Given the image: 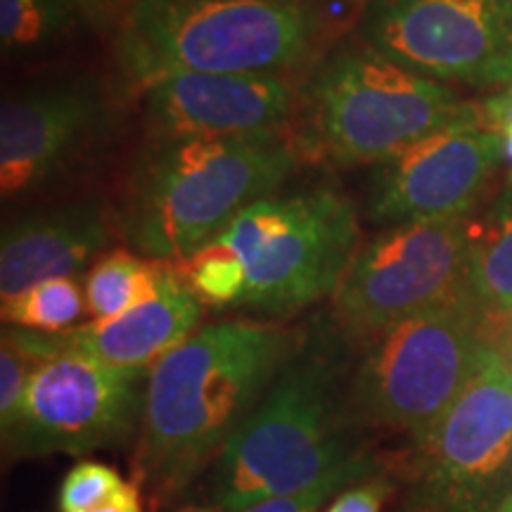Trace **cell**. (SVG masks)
<instances>
[{
    "label": "cell",
    "mask_w": 512,
    "mask_h": 512,
    "mask_svg": "<svg viewBox=\"0 0 512 512\" xmlns=\"http://www.w3.org/2000/svg\"><path fill=\"white\" fill-rule=\"evenodd\" d=\"M366 0H114L100 34L133 91L181 72L302 81L356 29Z\"/></svg>",
    "instance_id": "1"
},
{
    "label": "cell",
    "mask_w": 512,
    "mask_h": 512,
    "mask_svg": "<svg viewBox=\"0 0 512 512\" xmlns=\"http://www.w3.org/2000/svg\"><path fill=\"white\" fill-rule=\"evenodd\" d=\"M297 347L268 323L204 325L150 368L140 411L136 484L181 496L233 437Z\"/></svg>",
    "instance_id": "2"
},
{
    "label": "cell",
    "mask_w": 512,
    "mask_h": 512,
    "mask_svg": "<svg viewBox=\"0 0 512 512\" xmlns=\"http://www.w3.org/2000/svg\"><path fill=\"white\" fill-rule=\"evenodd\" d=\"M304 164L290 128L242 136L147 138L128 171L117 228L147 259H188Z\"/></svg>",
    "instance_id": "3"
},
{
    "label": "cell",
    "mask_w": 512,
    "mask_h": 512,
    "mask_svg": "<svg viewBox=\"0 0 512 512\" xmlns=\"http://www.w3.org/2000/svg\"><path fill=\"white\" fill-rule=\"evenodd\" d=\"M342 335L320 330L292 349L268 392L216 458L211 498L221 510H242L290 496L363 456L351 406Z\"/></svg>",
    "instance_id": "4"
},
{
    "label": "cell",
    "mask_w": 512,
    "mask_h": 512,
    "mask_svg": "<svg viewBox=\"0 0 512 512\" xmlns=\"http://www.w3.org/2000/svg\"><path fill=\"white\" fill-rule=\"evenodd\" d=\"M451 128H484L479 102L401 67L351 31L299 83L290 131L304 162L349 169Z\"/></svg>",
    "instance_id": "5"
},
{
    "label": "cell",
    "mask_w": 512,
    "mask_h": 512,
    "mask_svg": "<svg viewBox=\"0 0 512 512\" xmlns=\"http://www.w3.org/2000/svg\"><path fill=\"white\" fill-rule=\"evenodd\" d=\"M489 342L472 294L377 330L358 344L351 370L358 422L422 444L463 392Z\"/></svg>",
    "instance_id": "6"
},
{
    "label": "cell",
    "mask_w": 512,
    "mask_h": 512,
    "mask_svg": "<svg viewBox=\"0 0 512 512\" xmlns=\"http://www.w3.org/2000/svg\"><path fill=\"white\" fill-rule=\"evenodd\" d=\"M216 238L245 266L240 309L287 318L335 294L361 247V228L342 190L306 185L252 202Z\"/></svg>",
    "instance_id": "7"
},
{
    "label": "cell",
    "mask_w": 512,
    "mask_h": 512,
    "mask_svg": "<svg viewBox=\"0 0 512 512\" xmlns=\"http://www.w3.org/2000/svg\"><path fill=\"white\" fill-rule=\"evenodd\" d=\"M413 448L408 512H494L512 494V363L494 342Z\"/></svg>",
    "instance_id": "8"
},
{
    "label": "cell",
    "mask_w": 512,
    "mask_h": 512,
    "mask_svg": "<svg viewBox=\"0 0 512 512\" xmlns=\"http://www.w3.org/2000/svg\"><path fill=\"white\" fill-rule=\"evenodd\" d=\"M467 219L401 223L361 242L332 294V320L349 342L470 294Z\"/></svg>",
    "instance_id": "9"
},
{
    "label": "cell",
    "mask_w": 512,
    "mask_h": 512,
    "mask_svg": "<svg viewBox=\"0 0 512 512\" xmlns=\"http://www.w3.org/2000/svg\"><path fill=\"white\" fill-rule=\"evenodd\" d=\"M354 34L446 86L512 83V0H366Z\"/></svg>",
    "instance_id": "10"
},
{
    "label": "cell",
    "mask_w": 512,
    "mask_h": 512,
    "mask_svg": "<svg viewBox=\"0 0 512 512\" xmlns=\"http://www.w3.org/2000/svg\"><path fill=\"white\" fill-rule=\"evenodd\" d=\"M150 368H119L79 351L43 358L3 434L10 456L91 453L131 437Z\"/></svg>",
    "instance_id": "11"
},
{
    "label": "cell",
    "mask_w": 512,
    "mask_h": 512,
    "mask_svg": "<svg viewBox=\"0 0 512 512\" xmlns=\"http://www.w3.org/2000/svg\"><path fill=\"white\" fill-rule=\"evenodd\" d=\"M117 126L107 81L91 72L48 74L5 93L0 107V192L31 195L102 150Z\"/></svg>",
    "instance_id": "12"
},
{
    "label": "cell",
    "mask_w": 512,
    "mask_h": 512,
    "mask_svg": "<svg viewBox=\"0 0 512 512\" xmlns=\"http://www.w3.org/2000/svg\"><path fill=\"white\" fill-rule=\"evenodd\" d=\"M505 162V136L451 128L368 164L366 214L377 226L470 216Z\"/></svg>",
    "instance_id": "13"
},
{
    "label": "cell",
    "mask_w": 512,
    "mask_h": 512,
    "mask_svg": "<svg viewBox=\"0 0 512 512\" xmlns=\"http://www.w3.org/2000/svg\"><path fill=\"white\" fill-rule=\"evenodd\" d=\"M299 79L278 74L181 72L138 88L147 138L242 136L290 128Z\"/></svg>",
    "instance_id": "14"
},
{
    "label": "cell",
    "mask_w": 512,
    "mask_h": 512,
    "mask_svg": "<svg viewBox=\"0 0 512 512\" xmlns=\"http://www.w3.org/2000/svg\"><path fill=\"white\" fill-rule=\"evenodd\" d=\"M114 209L102 197L29 211L5 223L0 240V299L10 302L43 280L67 278L112 242Z\"/></svg>",
    "instance_id": "15"
},
{
    "label": "cell",
    "mask_w": 512,
    "mask_h": 512,
    "mask_svg": "<svg viewBox=\"0 0 512 512\" xmlns=\"http://www.w3.org/2000/svg\"><path fill=\"white\" fill-rule=\"evenodd\" d=\"M202 313L200 299L185 285L176 264H169L152 299L114 318L50 332V339L57 351H79L119 368H152L197 330Z\"/></svg>",
    "instance_id": "16"
},
{
    "label": "cell",
    "mask_w": 512,
    "mask_h": 512,
    "mask_svg": "<svg viewBox=\"0 0 512 512\" xmlns=\"http://www.w3.org/2000/svg\"><path fill=\"white\" fill-rule=\"evenodd\" d=\"M467 283L494 342L512 316V185L467 219Z\"/></svg>",
    "instance_id": "17"
},
{
    "label": "cell",
    "mask_w": 512,
    "mask_h": 512,
    "mask_svg": "<svg viewBox=\"0 0 512 512\" xmlns=\"http://www.w3.org/2000/svg\"><path fill=\"white\" fill-rule=\"evenodd\" d=\"M86 34H100L88 0H0V43L8 57L48 55Z\"/></svg>",
    "instance_id": "18"
},
{
    "label": "cell",
    "mask_w": 512,
    "mask_h": 512,
    "mask_svg": "<svg viewBox=\"0 0 512 512\" xmlns=\"http://www.w3.org/2000/svg\"><path fill=\"white\" fill-rule=\"evenodd\" d=\"M169 261L147 259L133 249H114L100 256L86 273V311L93 320L114 318L147 302L162 287Z\"/></svg>",
    "instance_id": "19"
},
{
    "label": "cell",
    "mask_w": 512,
    "mask_h": 512,
    "mask_svg": "<svg viewBox=\"0 0 512 512\" xmlns=\"http://www.w3.org/2000/svg\"><path fill=\"white\" fill-rule=\"evenodd\" d=\"M176 268L202 306L214 311L240 309L247 273L235 249L223 240L207 242L188 259L178 261Z\"/></svg>",
    "instance_id": "20"
},
{
    "label": "cell",
    "mask_w": 512,
    "mask_h": 512,
    "mask_svg": "<svg viewBox=\"0 0 512 512\" xmlns=\"http://www.w3.org/2000/svg\"><path fill=\"white\" fill-rule=\"evenodd\" d=\"M86 311V292L74 275L43 280L3 304V320L17 328L64 332L76 328Z\"/></svg>",
    "instance_id": "21"
},
{
    "label": "cell",
    "mask_w": 512,
    "mask_h": 512,
    "mask_svg": "<svg viewBox=\"0 0 512 512\" xmlns=\"http://www.w3.org/2000/svg\"><path fill=\"white\" fill-rule=\"evenodd\" d=\"M380 472V463L368 453L349 460L347 465H342L339 470L330 472L328 477L320 479L318 484L309 486V489L299 491V494L290 496H275L259 501L254 505H247L242 510H221V508H183L178 512H318L328 498L337 496L339 491H344L347 486L363 482V479L373 477Z\"/></svg>",
    "instance_id": "22"
},
{
    "label": "cell",
    "mask_w": 512,
    "mask_h": 512,
    "mask_svg": "<svg viewBox=\"0 0 512 512\" xmlns=\"http://www.w3.org/2000/svg\"><path fill=\"white\" fill-rule=\"evenodd\" d=\"M41 361L43 356L29 342L27 330L17 325L3 330V342H0V430L3 434H8L15 425L31 375Z\"/></svg>",
    "instance_id": "23"
},
{
    "label": "cell",
    "mask_w": 512,
    "mask_h": 512,
    "mask_svg": "<svg viewBox=\"0 0 512 512\" xmlns=\"http://www.w3.org/2000/svg\"><path fill=\"white\" fill-rule=\"evenodd\" d=\"M126 484L114 467L86 460L67 472L57 496V508L60 512H86L110 501Z\"/></svg>",
    "instance_id": "24"
},
{
    "label": "cell",
    "mask_w": 512,
    "mask_h": 512,
    "mask_svg": "<svg viewBox=\"0 0 512 512\" xmlns=\"http://www.w3.org/2000/svg\"><path fill=\"white\" fill-rule=\"evenodd\" d=\"M392 491V479H387L382 472H377V475L339 491L335 501H332L323 512H382L387 498L392 496Z\"/></svg>",
    "instance_id": "25"
},
{
    "label": "cell",
    "mask_w": 512,
    "mask_h": 512,
    "mask_svg": "<svg viewBox=\"0 0 512 512\" xmlns=\"http://www.w3.org/2000/svg\"><path fill=\"white\" fill-rule=\"evenodd\" d=\"M479 107H482L484 128L501 133V136H510L512 133V83L510 86H505L503 91H498L496 95H489V98L479 100Z\"/></svg>",
    "instance_id": "26"
},
{
    "label": "cell",
    "mask_w": 512,
    "mask_h": 512,
    "mask_svg": "<svg viewBox=\"0 0 512 512\" xmlns=\"http://www.w3.org/2000/svg\"><path fill=\"white\" fill-rule=\"evenodd\" d=\"M86 512H143V501H140V486L136 482H128L117 496L110 501L95 505Z\"/></svg>",
    "instance_id": "27"
},
{
    "label": "cell",
    "mask_w": 512,
    "mask_h": 512,
    "mask_svg": "<svg viewBox=\"0 0 512 512\" xmlns=\"http://www.w3.org/2000/svg\"><path fill=\"white\" fill-rule=\"evenodd\" d=\"M494 344L501 349V354L512 363V316L505 320L503 328L498 330V335L494 337Z\"/></svg>",
    "instance_id": "28"
},
{
    "label": "cell",
    "mask_w": 512,
    "mask_h": 512,
    "mask_svg": "<svg viewBox=\"0 0 512 512\" xmlns=\"http://www.w3.org/2000/svg\"><path fill=\"white\" fill-rule=\"evenodd\" d=\"M88 3H91L95 17H98V29H100L102 27V17H105L107 8H110L114 0H88Z\"/></svg>",
    "instance_id": "29"
},
{
    "label": "cell",
    "mask_w": 512,
    "mask_h": 512,
    "mask_svg": "<svg viewBox=\"0 0 512 512\" xmlns=\"http://www.w3.org/2000/svg\"><path fill=\"white\" fill-rule=\"evenodd\" d=\"M505 162L510 166V181H512V133L505 136Z\"/></svg>",
    "instance_id": "30"
},
{
    "label": "cell",
    "mask_w": 512,
    "mask_h": 512,
    "mask_svg": "<svg viewBox=\"0 0 512 512\" xmlns=\"http://www.w3.org/2000/svg\"><path fill=\"white\" fill-rule=\"evenodd\" d=\"M494 512H512V494H510L508 498H505V501H503L501 505H498V508H496Z\"/></svg>",
    "instance_id": "31"
}]
</instances>
